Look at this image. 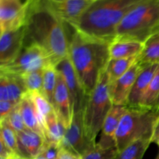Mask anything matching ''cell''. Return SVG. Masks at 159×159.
I'll return each mask as SVG.
<instances>
[{
    "instance_id": "18",
    "label": "cell",
    "mask_w": 159,
    "mask_h": 159,
    "mask_svg": "<svg viewBox=\"0 0 159 159\" xmlns=\"http://www.w3.org/2000/svg\"><path fill=\"white\" fill-rule=\"evenodd\" d=\"M26 93L21 77L0 71V100L19 103Z\"/></svg>"
},
{
    "instance_id": "40",
    "label": "cell",
    "mask_w": 159,
    "mask_h": 159,
    "mask_svg": "<svg viewBox=\"0 0 159 159\" xmlns=\"http://www.w3.org/2000/svg\"><path fill=\"white\" fill-rule=\"evenodd\" d=\"M0 159H9V158H0Z\"/></svg>"
},
{
    "instance_id": "33",
    "label": "cell",
    "mask_w": 159,
    "mask_h": 159,
    "mask_svg": "<svg viewBox=\"0 0 159 159\" xmlns=\"http://www.w3.org/2000/svg\"><path fill=\"white\" fill-rule=\"evenodd\" d=\"M16 104L18 103H14L10 101L0 100V121L6 119L9 116Z\"/></svg>"
},
{
    "instance_id": "38",
    "label": "cell",
    "mask_w": 159,
    "mask_h": 159,
    "mask_svg": "<svg viewBox=\"0 0 159 159\" xmlns=\"http://www.w3.org/2000/svg\"><path fill=\"white\" fill-rule=\"evenodd\" d=\"M155 159H159V151H158V155H157L156 158H155Z\"/></svg>"
},
{
    "instance_id": "37",
    "label": "cell",
    "mask_w": 159,
    "mask_h": 159,
    "mask_svg": "<svg viewBox=\"0 0 159 159\" xmlns=\"http://www.w3.org/2000/svg\"><path fill=\"white\" fill-rule=\"evenodd\" d=\"M35 159H46V158H43V157L40 156V155H38V156H37Z\"/></svg>"
},
{
    "instance_id": "41",
    "label": "cell",
    "mask_w": 159,
    "mask_h": 159,
    "mask_svg": "<svg viewBox=\"0 0 159 159\" xmlns=\"http://www.w3.org/2000/svg\"><path fill=\"white\" fill-rule=\"evenodd\" d=\"M89 1H93H93H96V0H89Z\"/></svg>"
},
{
    "instance_id": "14",
    "label": "cell",
    "mask_w": 159,
    "mask_h": 159,
    "mask_svg": "<svg viewBox=\"0 0 159 159\" xmlns=\"http://www.w3.org/2000/svg\"><path fill=\"white\" fill-rule=\"evenodd\" d=\"M20 158L35 159L43 150L46 139L37 132L26 128L16 132Z\"/></svg>"
},
{
    "instance_id": "36",
    "label": "cell",
    "mask_w": 159,
    "mask_h": 159,
    "mask_svg": "<svg viewBox=\"0 0 159 159\" xmlns=\"http://www.w3.org/2000/svg\"><path fill=\"white\" fill-rule=\"evenodd\" d=\"M152 143H155L159 147V120L155 127V131H154L153 138H152Z\"/></svg>"
},
{
    "instance_id": "39",
    "label": "cell",
    "mask_w": 159,
    "mask_h": 159,
    "mask_svg": "<svg viewBox=\"0 0 159 159\" xmlns=\"http://www.w3.org/2000/svg\"><path fill=\"white\" fill-rule=\"evenodd\" d=\"M14 159H23V158H14Z\"/></svg>"
},
{
    "instance_id": "34",
    "label": "cell",
    "mask_w": 159,
    "mask_h": 159,
    "mask_svg": "<svg viewBox=\"0 0 159 159\" xmlns=\"http://www.w3.org/2000/svg\"><path fill=\"white\" fill-rule=\"evenodd\" d=\"M0 158L9 159L18 158L17 155L9 147H7L1 139H0Z\"/></svg>"
},
{
    "instance_id": "27",
    "label": "cell",
    "mask_w": 159,
    "mask_h": 159,
    "mask_svg": "<svg viewBox=\"0 0 159 159\" xmlns=\"http://www.w3.org/2000/svg\"><path fill=\"white\" fill-rule=\"evenodd\" d=\"M0 127H1L0 139L17 155L18 158H20L18 140H17V134L16 130L5 120L0 121Z\"/></svg>"
},
{
    "instance_id": "9",
    "label": "cell",
    "mask_w": 159,
    "mask_h": 159,
    "mask_svg": "<svg viewBox=\"0 0 159 159\" xmlns=\"http://www.w3.org/2000/svg\"><path fill=\"white\" fill-rule=\"evenodd\" d=\"M82 112H79L73 115L72 120L69 127L66 129L61 144L62 148L81 157L97 144L92 142L85 134Z\"/></svg>"
},
{
    "instance_id": "20",
    "label": "cell",
    "mask_w": 159,
    "mask_h": 159,
    "mask_svg": "<svg viewBox=\"0 0 159 159\" xmlns=\"http://www.w3.org/2000/svg\"><path fill=\"white\" fill-rule=\"evenodd\" d=\"M144 43L133 40L114 39L110 43V59L138 57L143 49Z\"/></svg>"
},
{
    "instance_id": "12",
    "label": "cell",
    "mask_w": 159,
    "mask_h": 159,
    "mask_svg": "<svg viewBox=\"0 0 159 159\" xmlns=\"http://www.w3.org/2000/svg\"><path fill=\"white\" fill-rule=\"evenodd\" d=\"M25 25L14 30L2 33L0 36V67L10 63L18 56L25 45Z\"/></svg>"
},
{
    "instance_id": "5",
    "label": "cell",
    "mask_w": 159,
    "mask_h": 159,
    "mask_svg": "<svg viewBox=\"0 0 159 159\" xmlns=\"http://www.w3.org/2000/svg\"><path fill=\"white\" fill-rule=\"evenodd\" d=\"M158 120L159 111L144 107H128L115 136L118 152L139 139H152Z\"/></svg>"
},
{
    "instance_id": "23",
    "label": "cell",
    "mask_w": 159,
    "mask_h": 159,
    "mask_svg": "<svg viewBox=\"0 0 159 159\" xmlns=\"http://www.w3.org/2000/svg\"><path fill=\"white\" fill-rule=\"evenodd\" d=\"M138 61V57H127V58L110 59L107 67L109 82L112 84L115 81L124 75Z\"/></svg>"
},
{
    "instance_id": "29",
    "label": "cell",
    "mask_w": 159,
    "mask_h": 159,
    "mask_svg": "<svg viewBox=\"0 0 159 159\" xmlns=\"http://www.w3.org/2000/svg\"><path fill=\"white\" fill-rule=\"evenodd\" d=\"M34 103H35L36 107L37 109L39 114L40 116V120H41L42 127L43 130V124H44V120L48 114L54 110V107L52 104L48 101L46 96L41 93H34L30 94ZM44 133V132H43Z\"/></svg>"
},
{
    "instance_id": "11",
    "label": "cell",
    "mask_w": 159,
    "mask_h": 159,
    "mask_svg": "<svg viewBox=\"0 0 159 159\" xmlns=\"http://www.w3.org/2000/svg\"><path fill=\"white\" fill-rule=\"evenodd\" d=\"M64 23L73 25L82 16L93 1L89 0H42Z\"/></svg>"
},
{
    "instance_id": "3",
    "label": "cell",
    "mask_w": 159,
    "mask_h": 159,
    "mask_svg": "<svg viewBox=\"0 0 159 159\" xmlns=\"http://www.w3.org/2000/svg\"><path fill=\"white\" fill-rule=\"evenodd\" d=\"M142 0H96L75 23V30L93 38L111 42L118 26Z\"/></svg>"
},
{
    "instance_id": "35",
    "label": "cell",
    "mask_w": 159,
    "mask_h": 159,
    "mask_svg": "<svg viewBox=\"0 0 159 159\" xmlns=\"http://www.w3.org/2000/svg\"><path fill=\"white\" fill-rule=\"evenodd\" d=\"M57 159H82V157L61 147Z\"/></svg>"
},
{
    "instance_id": "26",
    "label": "cell",
    "mask_w": 159,
    "mask_h": 159,
    "mask_svg": "<svg viewBox=\"0 0 159 159\" xmlns=\"http://www.w3.org/2000/svg\"><path fill=\"white\" fill-rule=\"evenodd\" d=\"M141 107L159 111V66L144 95Z\"/></svg>"
},
{
    "instance_id": "28",
    "label": "cell",
    "mask_w": 159,
    "mask_h": 159,
    "mask_svg": "<svg viewBox=\"0 0 159 159\" xmlns=\"http://www.w3.org/2000/svg\"><path fill=\"white\" fill-rule=\"evenodd\" d=\"M43 70L33 71L21 77L24 82L27 93L32 94L34 93H43Z\"/></svg>"
},
{
    "instance_id": "16",
    "label": "cell",
    "mask_w": 159,
    "mask_h": 159,
    "mask_svg": "<svg viewBox=\"0 0 159 159\" xmlns=\"http://www.w3.org/2000/svg\"><path fill=\"white\" fill-rule=\"evenodd\" d=\"M54 108L67 129L72 120V105L66 84L59 73L54 95Z\"/></svg>"
},
{
    "instance_id": "6",
    "label": "cell",
    "mask_w": 159,
    "mask_h": 159,
    "mask_svg": "<svg viewBox=\"0 0 159 159\" xmlns=\"http://www.w3.org/2000/svg\"><path fill=\"white\" fill-rule=\"evenodd\" d=\"M113 106L110 82L105 70L101 75L96 88L88 96L82 112L85 134L92 142L96 143V138L102 130L104 120Z\"/></svg>"
},
{
    "instance_id": "1",
    "label": "cell",
    "mask_w": 159,
    "mask_h": 159,
    "mask_svg": "<svg viewBox=\"0 0 159 159\" xmlns=\"http://www.w3.org/2000/svg\"><path fill=\"white\" fill-rule=\"evenodd\" d=\"M27 16L25 44L35 43L43 48L54 66L68 57L67 23L55 15L42 0H26Z\"/></svg>"
},
{
    "instance_id": "25",
    "label": "cell",
    "mask_w": 159,
    "mask_h": 159,
    "mask_svg": "<svg viewBox=\"0 0 159 159\" xmlns=\"http://www.w3.org/2000/svg\"><path fill=\"white\" fill-rule=\"evenodd\" d=\"M57 72L54 65H50L43 70V93L54 107V95L57 81Z\"/></svg>"
},
{
    "instance_id": "15",
    "label": "cell",
    "mask_w": 159,
    "mask_h": 159,
    "mask_svg": "<svg viewBox=\"0 0 159 159\" xmlns=\"http://www.w3.org/2000/svg\"><path fill=\"white\" fill-rule=\"evenodd\" d=\"M127 106L113 105L104 120L98 144L104 148H116L115 136L121 119L127 112Z\"/></svg>"
},
{
    "instance_id": "32",
    "label": "cell",
    "mask_w": 159,
    "mask_h": 159,
    "mask_svg": "<svg viewBox=\"0 0 159 159\" xmlns=\"http://www.w3.org/2000/svg\"><path fill=\"white\" fill-rule=\"evenodd\" d=\"M61 148V145L60 144L46 141L43 150L39 155L46 159H57Z\"/></svg>"
},
{
    "instance_id": "2",
    "label": "cell",
    "mask_w": 159,
    "mask_h": 159,
    "mask_svg": "<svg viewBox=\"0 0 159 159\" xmlns=\"http://www.w3.org/2000/svg\"><path fill=\"white\" fill-rule=\"evenodd\" d=\"M71 28L68 57L89 96L96 88L102 73L107 69L110 60V42L88 37Z\"/></svg>"
},
{
    "instance_id": "19",
    "label": "cell",
    "mask_w": 159,
    "mask_h": 159,
    "mask_svg": "<svg viewBox=\"0 0 159 159\" xmlns=\"http://www.w3.org/2000/svg\"><path fill=\"white\" fill-rule=\"evenodd\" d=\"M20 106L22 116H23L26 127L30 130L37 132L42 136L44 137L40 116L37 111V109L30 94L26 93L22 98L21 101L20 102Z\"/></svg>"
},
{
    "instance_id": "13",
    "label": "cell",
    "mask_w": 159,
    "mask_h": 159,
    "mask_svg": "<svg viewBox=\"0 0 159 159\" xmlns=\"http://www.w3.org/2000/svg\"><path fill=\"white\" fill-rule=\"evenodd\" d=\"M144 68L137 61L136 63L120 79L110 84V92L113 105L127 106L129 96L138 75Z\"/></svg>"
},
{
    "instance_id": "30",
    "label": "cell",
    "mask_w": 159,
    "mask_h": 159,
    "mask_svg": "<svg viewBox=\"0 0 159 159\" xmlns=\"http://www.w3.org/2000/svg\"><path fill=\"white\" fill-rule=\"evenodd\" d=\"M117 153L116 148H104L97 143L82 157V159H115Z\"/></svg>"
},
{
    "instance_id": "8",
    "label": "cell",
    "mask_w": 159,
    "mask_h": 159,
    "mask_svg": "<svg viewBox=\"0 0 159 159\" xmlns=\"http://www.w3.org/2000/svg\"><path fill=\"white\" fill-rule=\"evenodd\" d=\"M59 74L62 76L68 88L72 105L73 115L83 111L88 95L85 93L69 57L61 61L55 66ZM73 117V116H72Z\"/></svg>"
},
{
    "instance_id": "21",
    "label": "cell",
    "mask_w": 159,
    "mask_h": 159,
    "mask_svg": "<svg viewBox=\"0 0 159 159\" xmlns=\"http://www.w3.org/2000/svg\"><path fill=\"white\" fill-rule=\"evenodd\" d=\"M43 132L47 142L56 143L61 145L66 132V127L61 122L55 110L51 112L45 118Z\"/></svg>"
},
{
    "instance_id": "17",
    "label": "cell",
    "mask_w": 159,
    "mask_h": 159,
    "mask_svg": "<svg viewBox=\"0 0 159 159\" xmlns=\"http://www.w3.org/2000/svg\"><path fill=\"white\" fill-rule=\"evenodd\" d=\"M158 66L159 64H153L146 65L142 68L130 92L127 107L132 108L141 107L144 95L158 70Z\"/></svg>"
},
{
    "instance_id": "7",
    "label": "cell",
    "mask_w": 159,
    "mask_h": 159,
    "mask_svg": "<svg viewBox=\"0 0 159 159\" xmlns=\"http://www.w3.org/2000/svg\"><path fill=\"white\" fill-rule=\"evenodd\" d=\"M50 65H53L52 62L43 48L35 43H28L12 61L0 67V71L23 77L33 71L44 69Z\"/></svg>"
},
{
    "instance_id": "31",
    "label": "cell",
    "mask_w": 159,
    "mask_h": 159,
    "mask_svg": "<svg viewBox=\"0 0 159 159\" xmlns=\"http://www.w3.org/2000/svg\"><path fill=\"white\" fill-rule=\"evenodd\" d=\"M4 120L16 130V132L22 131V130L27 128L26 125H25L23 116H22L20 102L15 106V107L11 111L9 116Z\"/></svg>"
},
{
    "instance_id": "4",
    "label": "cell",
    "mask_w": 159,
    "mask_h": 159,
    "mask_svg": "<svg viewBox=\"0 0 159 159\" xmlns=\"http://www.w3.org/2000/svg\"><path fill=\"white\" fill-rule=\"evenodd\" d=\"M158 32L159 0H142L118 26L114 39L144 43L148 37Z\"/></svg>"
},
{
    "instance_id": "24",
    "label": "cell",
    "mask_w": 159,
    "mask_h": 159,
    "mask_svg": "<svg viewBox=\"0 0 159 159\" xmlns=\"http://www.w3.org/2000/svg\"><path fill=\"white\" fill-rule=\"evenodd\" d=\"M152 143L151 138H142L118 152L115 159H142L150 144Z\"/></svg>"
},
{
    "instance_id": "10",
    "label": "cell",
    "mask_w": 159,
    "mask_h": 159,
    "mask_svg": "<svg viewBox=\"0 0 159 159\" xmlns=\"http://www.w3.org/2000/svg\"><path fill=\"white\" fill-rule=\"evenodd\" d=\"M27 4L26 0H0V30H14L26 24Z\"/></svg>"
},
{
    "instance_id": "22",
    "label": "cell",
    "mask_w": 159,
    "mask_h": 159,
    "mask_svg": "<svg viewBox=\"0 0 159 159\" xmlns=\"http://www.w3.org/2000/svg\"><path fill=\"white\" fill-rule=\"evenodd\" d=\"M138 61L141 66L159 64V32L153 34L144 42Z\"/></svg>"
}]
</instances>
